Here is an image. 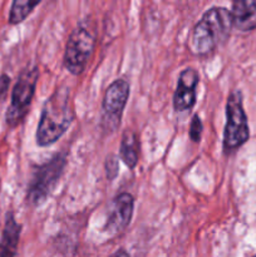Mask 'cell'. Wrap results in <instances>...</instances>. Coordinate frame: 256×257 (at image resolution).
<instances>
[{"mask_svg":"<svg viewBox=\"0 0 256 257\" xmlns=\"http://www.w3.org/2000/svg\"><path fill=\"white\" fill-rule=\"evenodd\" d=\"M130 82L123 78L114 79L107 87L102 100L99 125L104 133H114L119 128L123 112L130 98Z\"/></svg>","mask_w":256,"mask_h":257,"instance_id":"52a82bcc","label":"cell"},{"mask_svg":"<svg viewBox=\"0 0 256 257\" xmlns=\"http://www.w3.org/2000/svg\"><path fill=\"white\" fill-rule=\"evenodd\" d=\"M75 119V110L68 87L57 88L45 100L38 123L37 145L48 147L63 137Z\"/></svg>","mask_w":256,"mask_h":257,"instance_id":"6da1fadb","label":"cell"},{"mask_svg":"<svg viewBox=\"0 0 256 257\" xmlns=\"http://www.w3.org/2000/svg\"><path fill=\"white\" fill-rule=\"evenodd\" d=\"M22 225L17 221L14 213L8 212L5 215L4 228L0 237V257H15L19 246Z\"/></svg>","mask_w":256,"mask_h":257,"instance_id":"30bf717a","label":"cell"},{"mask_svg":"<svg viewBox=\"0 0 256 257\" xmlns=\"http://www.w3.org/2000/svg\"><path fill=\"white\" fill-rule=\"evenodd\" d=\"M202 132H203L202 120H201L200 115L195 114L190 123V140L192 141V142L198 143L201 141V137H202Z\"/></svg>","mask_w":256,"mask_h":257,"instance_id":"9a60e30c","label":"cell"},{"mask_svg":"<svg viewBox=\"0 0 256 257\" xmlns=\"http://www.w3.org/2000/svg\"><path fill=\"white\" fill-rule=\"evenodd\" d=\"M10 83H12V79H10L9 75L3 73V74L0 75V100L4 99V97L7 95L10 87Z\"/></svg>","mask_w":256,"mask_h":257,"instance_id":"2e32d148","label":"cell"},{"mask_svg":"<svg viewBox=\"0 0 256 257\" xmlns=\"http://www.w3.org/2000/svg\"><path fill=\"white\" fill-rule=\"evenodd\" d=\"M232 27L240 32L256 29V0H237L231 7Z\"/></svg>","mask_w":256,"mask_h":257,"instance_id":"8fae6325","label":"cell"},{"mask_svg":"<svg viewBox=\"0 0 256 257\" xmlns=\"http://www.w3.org/2000/svg\"><path fill=\"white\" fill-rule=\"evenodd\" d=\"M133 212H135V197L128 192L117 195L108 205L103 232L114 236L124 231L132 221Z\"/></svg>","mask_w":256,"mask_h":257,"instance_id":"ba28073f","label":"cell"},{"mask_svg":"<svg viewBox=\"0 0 256 257\" xmlns=\"http://www.w3.org/2000/svg\"><path fill=\"white\" fill-rule=\"evenodd\" d=\"M200 83V74L192 67L185 68L178 74L177 84L173 93V109L182 113L195 107L197 100V85Z\"/></svg>","mask_w":256,"mask_h":257,"instance_id":"9c48e42d","label":"cell"},{"mask_svg":"<svg viewBox=\"0 0 256 257\" xmlns=\"http://www.w3.org/2000/svg\"><path fill=\"white\" fill-rule=\"evenodd\" d=\"M230 10L223 7H211L193 27L188 48L195 55H208L225 44L232 29Z\"/></svg>","mask_w":256,"mask_h":257,"instance_id":"7a4b0ae2","label":"cell"},{"mask_svg":"<svg viewBox=\"0 0 256 257\" xmlns=\"http://www.w3.org/2000/svg\"><path fill=\"white\" fill-rule=\"evenodd\" d=\"M250 137L247 115L243 108L241 90L235 89L226 100V123L223 130L222 150L225 155H231L242 147Z\"/></svg>","mask_w":256,"mask_h":257,"instance_id":"5b68a950","label":"cell"},{"mask_svg":"<svg viewBox=\"0 0 256 257\" xmlns=\"http://www.w3.org/2000/svg\"><path fill=\"white\" fill-rule=\"evenodd\" d=\"M109 257H130V255H128L127 251L120 248V250H117L114 253H112Z\"/></svg>","mask_w":256,"mask_h":257,"instance_id":"e0dca14e","label":"cell"},{"mask_svg":"<svg viewBox=\"0 0 256 257\" xmlns=\"http://www.w3.org/2000/svg\"><path fill=\"white\" fill-rule=\"evenodd\" d=\"M253 257H256V255H255V256H253Z\"/></svg>","mask_w":256,"mask_h":257,"instance_id":"ac0fdd59","label":"cell"},{"mask_svg":"<svg viewBox=\"0 0 256 257\" xmlns=\"http://www.w3.org/2000/svg\"><path fill=\"white\" fill-rule=\"evenodd\" d=\"M40 4V2H29V0H14L12 3L9 12V23L13 25L20 24L24 22L35 7Z\"/></svg>","mask_w":256,"mask_h":257,"instance_id":"4fadbf2b","label":"cell"},{"mask_svg":"<svg viewBox=\"0 0 256 257\" xmlns=\"http://www.w3.org/2000/svg\"><path fill=\"white\" fill-rule=\"evenodd\" d=\"M97 44V30L92 20L83 19L68 37L63 63L70 74L80 75L87 68Z\"/></svg>","mask_w":256,"mask_h":257,"instance_id":"3957f363","label":"cell"},{"mask_svg":"<svg viewBox=\"0 0 256 257\" xmlns=\"http://www.w3.org/2000/svg\"><path fill=\"white\" fill-rule=\"evenodd\" d=\"M119 160L127 166L130 170H135L140 160V140L135 131L125 130L122 133L118 152Z\"/></svg>","mask_w":256,"mask_h":257,"instance_id":"7c38bea8","label":"cell"},{"mask_svg":"<svg viewBox=\"0 0 256 257\" xmlns=\"http://www.w3.org/2000/svg\"><path fill=\"white\" fill-rule=\"evenodd\" d=\"M67 166V152L57 153L47 162L38 165L33 171L27 188L25 201L32 207L42 206L57 187Z\"/></svg>","mask_w":256,"mask_h":257,"instance_id":"277c9868","label":"cell"},{"mask_svg":"<svg viewBox=\"0 0 256 257\" xmlns=\"http://www.w3.org/2000/svg\"><path fill=\"white\" fill-rule=\"evenodd\" d=\"M38 78L39 68L37 65H28L18 75L13 87L12 100L5 113V122L10 128L18 127L29 113L37 89Z\"/></svg>","mask_w":256,"mask_h":257,"instance_id":"8992f818","label":"cell"},{"mask_svg":"<svg viewBox=\"0 0 256 257\" xmlns=\"http://www.w3.org/2000/svg\"><path fill=\"white\" fill-rule=\"evenodd\" d=\"M119 157L114 153H109L105 157L104 161V171H105V177L109 182L114 181L115 178L119 175Z\"/></svg>","mask_w":256,"mask_h":257,"instance_id":"5bb4252c","label":"cell"}]
</instances>
